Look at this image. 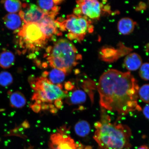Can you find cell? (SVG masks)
I'll return each instance as SVG.
<instances>
[{
  "mask_svg": "<svg viewBox=\"0 0 149 149\" xmlns=\"http://www.w3.org/2000/svg\"><path fill=\"white\" fill-rule=\"evenodd\" d=\"M3 2L6 10L10 13H15L22 10V4L21 2L17 0H9Z\"/></svg>",
  "mask_w": 149,
  "mask_h": 149,
  "instance_id": "obj_20",
  "label": "cell"
},
{
  "mask_svg": "<svg viewBox=\"0 0 149 149\" xmlns=\"http://www.w3.org/2000/svg\"><path fill=\"white\" fill-rule=\"evenodd\" d=\"M56 21L60 31L68 32L67 37L70 40L81 42L87 33L93 31L91 20L84 16L70 15L61 22L58 19Z\"/></svg>",
  "mask_w": 149,
  "mask_h": 149,
  "instance_id": "obj_5",
  "label": "cell"
},
{
  "mask_svg": "<svg viewBox=\"0 0 149 149\" xmlns=\"http://www.w3.org/2000/svg\"><path fill=\"white\" fill-rule=\"evenodd\" d=\"M91 131V126L89 123L85 120L77 122L74 126V131L77 135L84 137L89 134Z\"/></svg>",
  "mask_w": 149,
  "mask_h": 149,
  "instance_id": "obj_19",
  "label": "cell"
},
{
  "mask_svg": "<svg viewBox=\"0 0 149 149\" xmlns=\"http://www.w3.org/2000/svg\"><path fill=\"white\" fill-rule=\"evenodd\" d=\"M101 120L95 123L93 138L98 149H129L131 130L126 125L113 123L110 117L102 111Z\"/></svg>",
  "mask_w": 149,
  "mask_h": 149,
  "instance_id": "obj_2",
  "label": "cell"
},
{
  "mask_svg": "<svg viewBox=\"0 0 149 149\" xmlns=\"http://www.w3.org/2000/svg\"><path fill=\"white\" fill-rule=\"evenodd\" d=\"M47 53V59L50 66L66 74L75 66L82 58L74 45L64 39H60L53 46L48 47Z\"/></svg>",
  "mask_w": 149,
  "mask_h": 149,
  "instance_id": "obj_3",
  "label": "cell"
},
{
  "mask_svg": "<svg viewBox=\"0 0 149 149\" xmlns=\"http://www.w3.org/2000/svg\"><path fill=\"white\" fill-rule=\"evenodd\" d=\"M3 21L7 29L16 31L19 30L21 28L23 20L19 15L15 13H9L3 17Z\"/></svg>",
  "mask_w": 149,
  "mask_h": 149,
  "instance_id": "obj_13",
  "label": "cell"
},
{
  "mask_svg": "<svg viewBox=\"0 0 149 149\" xmlns=\"http://www.w3.org/2000/svg\"><path fill=\"white\" fill-rule=\"evenodd\" d=\"M143 111L145 117L149 120V104H146L145 106Z\"/></svg>",
  "mask_w": 149,
  "mask_h": 149,
  "instance_id": "obj_24",
  "label": "cell"
},
{
  "mask_svg": "<svg viewBox=\"0 0 149 149\" xmlns=\"http://www.w3.org/2000/svg\"><path fill=\"white\" fill-rule=\"evenodd\" d=\"M97 88L100 105L105 110L122 116L142 111L138 102V81L130 72L108 70L100 76Z\"/></svg>",
  "mask_w": 149,
  "mask_h": 149,
  "instance_id": "obj_1",
  "label": "cell"
},
{
  "mask_svg": "<svg viewBox=\"0 0 149 149\" xmlns=\"http://www.w3.org/2000/svg\"><path fill=\"white\" fill-rule=\"evenodd\" d=\"M20 44L33 51L43 47L47 42V39L37 23H28L22 26L19 30Z\"/></svg>",
  "mask_w": 149,
  "mask_h": 149,
  "instance_id": "obj_6",
  "label": "cell"
},
{
  "mask_svg": "<svg viewBox=\"0 0 149 149\" xmlns=\"http://www.w3.org/2000/svg\"><path fill=\"white\" fill-rule=\"evenodd\" d=\"M86 99V93L78 89L74 91L69 96H67L66 102L70 105H77L84 103Z\"/></svg>",
  "mask_w": 149,
  "mask_h": 149,
  "instance_id": "obj_16",
  "label": "cell"
},
{
  "mask_svg": "<svg viewBox=\"0 0 149 149\" xmlns=\"http://www.w3.org/2000/svg\"><path fill=\"white\" fill-rule=\"evenodd\" d=\"M31 109L35 112L38 113L41 109V105L35 103L31 106Z\"/></svg>",
  "mask_w": 149,
  "mask_h": 149,
  "instance_id": "obj_25",
  "label": "cell"
},
{
  "mask_svg": "<svg viewBox=\"0 0 149 149\" xmlns=\"http://www.w3.org/2000/svg\"><path fill=\"white\" fill-rule=\"evenodd\" d=\"M139 74L141 79L149 81V63L142 64L139 68Z\"/></svg>",
  "mask_w": 149,
  "mask_h": 149,
  "instance_id": "obj_23",
  "label": "cell"
},
{
  "mask_svg": "<svg viewBox=\"0 0 149 149\" xmlns=\"http://www.w3.org/2000/svg\"><path fill=\"white\" fill-rule=\"evenodd\" d=\"M54 17L45 15L43 18L37 23L46 37L47 39L53 38L54 35H61Z\"/></svg>",
  "mask_w": 149,
  "mask_h": 149,
  "instance_id": "obj_10",
  "label": "cell"
},
{
  "mask_svg": "<svg viewBox=\"0 0 149 149\" xmlns=\"http://www.w3.org/2000/svg\"><path fill=\"white\" fill-rule=\"evenodd\" d=\"M62 1H37L38 7L42 9L45 15L54 17L58 14L61 7L58 5Z\"/></svg>",
  "mask_w": 149,
  "mask_h": 149,
  "instance_id": "obj_11",
  "label": "cell"
},
{
  "mask_svg": "<svg viewBox=\"0 0 149 149\" xmlns=\"http://www.w3.org/2000/svg\"><path fill=\"white\" fill-rule=\"evenodd\" d=\"M54 104L56 107L60 109L62 106L63 102L61 99L57 100L54 101Z\"/></svg>",
  "mask_w": 149,
  "mask_h": 149,
  "instance_id": "obj_27",
  "label": "cell"
},
{
  "mask_svg": "<svg viewBox=\"0 0 149 149\" xmlns=\"http://www.w3.org/2000/svg\"><path fill=\"white\" fill-rule=\"evenodd\" d=\"M65 87L67 90L70 91L74 88V86L70 82L68 81L65 84Z\"/></svg>",
  "mask_w": 149,
  "mask_h": 149,
  "instance_id": "obj_26",
  "label": "cell"
},
{
  "mask_svg": "<svg viewBox=\"0 0 149 149\" xmlns=\"http://www.w3.org/2000/svg\"><path fill=\"white\" fill-rule=\"evenodd\" d=\"M69 128L61 127L51 136L50 146L51 149H78V145L71 138Z\"/></svg>",
  "mask_w": 149,
  "mask_h": 149,
  "instance_id": "obj_7",
  "label": "cell"
},
{
  "mask_svg": "<svg viewBox=\"0 0 149 149\" xmlns=\"http://www.w3.org/2000/svg\"><path fill=\"white\" fill-rule=\"evenodd\" d=\"M14 54L10 51H3L0 54V66L4 69L10 68L15 61Z\"/></svg>",
  "mask_w": 149,
  "mask_h": 149,
  "instance_id": "obj_18",
  "label": "cell"
},
{
  "mask_svg": "<svg viewBox=\"0 0 149 149\" xmlns=\"http://www.w3.org/2000/svg\"><path fill=\"white\" fill-rule=\"evenodd\" d=\"M138 96L143 102L149 104V84H146L139 88Z\"/></svg>",
  "mask_w": 149,
  "mask_h": 149,
  "instance_id": "obj_22",
  "label": "cell"
},
{
  "mask_svg": "<svg viewBox=\"0 0 149 149\" xmlns=\"http://www.w3.org/2000/svg\"><path fill=\"white\" fill-rule=\"evenodd\" d=\"M124 66L128 70H136L142 64V59L140 56L132 53L127 56L124 60Z\"/></svg>",
  "mask_w": 149,
  "mask_h": 149,
  "instance_id": "obj_12",
  "label": "cell"
},
{
  "mask_svg": "<svg viewBox=\"0 0 149 149\" xmlns=\"http://www.w3.org/2000/svg\"><path fill=\"white\" fill-rule=\"evenodd\" d=\"M31 86L35 91L32 100L41 105L42 102H50L68 96V92L63 90L61 85L54 84L47 78L42 77L29 78Z\"/></svg>",
  "mask_w": 149,
  "mask_h": 149,
  "instance_id": "obj_4",
  "label": "cell"
},
{
  "mask_svg": "<svg viewBox=\"0 0 149 149\" xmlns=\"http://www.w3.org/2000/svg\"><path fill=\"white\" fill-rule=\"evenodd\" d=\"M23 10L19 12V15L25 24L38 23L45 15L42 10L37 6L33 3L22 4Z\"/></svg>",
  "mask_w": 149,
  "mask_h": 149,
  "instance_id": "obj_9",
  "label": "cell"
},
{
  "mask_svg": "<svg viewBox=\"0 0 149 149\" xmlns=\"http://www.w3.org/2000/svg\"><path fill=\"white\" fill-rule=\"evenodd\" d=\"M66 73L62 70L54 68L49 72H45L43 73L42 77L46 78L54 84L56 85H61L64 81Z\"/></svg>",
  "mask_w": 149,
  "mask_h": 149,
  "instance_id": "obj_14",
  "label": "cell"
},
{
  "mask_svg": "<svg viewBox=\"0 0 149 149\" xmlns=\"http://www.w3.org/2000/svg\"><path fill=\"white\" fill-rule=\"evenodd\" d=\"M13 82V78L10 72L6 71L0 73V85L6 87L8 86Z\"/></svg>",
  "mask_w": 149,
  "mask_h": 149,
  "instance_id": "obj_21",
  "label": "cell"
},
{
  "mask_svg": "<svg viewBox=\"0 0 149 149\" xmlns=\"http://www.w3.org/2000/svg\"><path fill=\"white\" fill-rule=\"evenodd\" d=\"M137 149H149V147L146 145H143L139 147Z\"/></svg>",
  "mask_w": 149,
  "mask_h": 149,
  "instance_id": "obj_28",
  "label": "cell"
},
{
  "mask_svg": "<svg viewBox=\"0 0 149 149\" xmlns=\"http://www.w3.org/2000/svg\"><path fill=\"white\" fill-rule=\"evenodd\" d=\"M77 7L74 9L76 15H82L92 19H98L101 14L102 5L96 0H80L76 1Z\"/></svg>",
  "mask_w": 149,
  "mask_h": 149,
  "instance_id": "obj_8",
  "label": "cell"
},
{
  "mask_svg": "<svg viewBox=\"0 0 149 149\" xmlns=\"http://www.w3.org/2000/svg\"><path fill=\"white\" fill-rule=\"evenodd\" d=\"M9 102L12 107L20 109L25 105L26 100L23 94L19 91H16L11 94Z\"/></svg>",
  "mask_w": 149,
  "mask_h": 149,
  "instance_id": "obj_17",
  "label": "cell"
},
{
  "mask_svg": "<svg viewBox=\"0 0 149 149\" xmlns=\"http://www.w3.org/2000/svg\"><path fill=\"white\" fill-rule=\"evenodd\" d=\"M135 25V22L131 18L124 17L119 20L117 24V29L121 34L128 35L133 32Z\"/></svg>",
  "mask_w": 149,
  "mask_h": 149,
  "instance_id": "obj_15",
  "label": "cell"
}]
</instances>
